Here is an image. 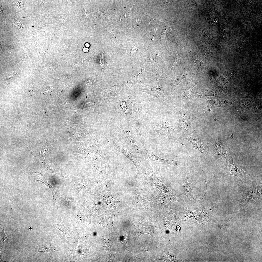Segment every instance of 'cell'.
I'll return each instance as SVG.
<instances>
[{
	"mask_svg": "<svg viewBox=\"0 0 262 262\" xmlns=\"http://www.w3.org/2000/svg\"><path fill=\"white\" fill-rule=\"evenodd\" d=\"M85 46H86V47H87V48H88V47H89L90 46V44L89 43H86L85 44Z\"/></svg>",
	"mask_w": 262,
	"mask_h": 262,
	"instance_id": "16",
	"label": "cell"
},
{
	"mask_svg": "<svg viewBox=\"0 0 262 262\" xmlns=\"http://www.w3.org/2000/svg\"><path fill=\"white\" fill-rule=\"evenodd\" d=\"M233 73L229 72H224L221 74V76L222 79L225 82L228 83L230 79L233 78L234 77L233 76V75H232V74Z\"/></svg>",
	"mask_w": 262,
	"mask_h": 262,
	"instance_id": "13",
	"label": "cell"
},
{
	"mask_svg": "<svg viewBox=\"0 0 262 262\" xmlns=\"http://www.w3.org/2000/svg\"><path fill=\"white\" fill-rule=\"evenodd\" d=\"M192 133V136L185 138L186 140L190 142L194 146V148L200 151L202 155L205 158L206 154L208 152L204 148L202 144L201 136L197 134L194 130Z\"/></svg>",
	"mask_w": 262,
	"mask_h": 262,
	"instance_id": "5",
	"label": "cell"
},
{
	"mask_svg": "<svg viewBox=\"0 0 262 262\" xmlns=\"http://www.w3.org/2000/svg\"><path fill=\"white\" fill-rule=\"evenodd\" d=\"M206 105L208 110L211 109L216 108L220 106H226L231 104L230 99H223L220 98L217 99H206Z\"/></svg>",
	"mask_w": 262,
	"mask_h": 262,
	"instance_id": "6",
	"label": "cell"
},
{
	"mask_svg": "<svg viewBox=\"0 0 262 262\" xmlns=\"http://www.w3.org/2000/svg\"><path fill=\"white\" fill-rule=\"evenodd\" d=\"M241 181L242 196L240 205L244 206L262 202V182L246 179Z\"/></svg>",
	"mask_w": 262,
	"mask_h": 262,
	"instance_id": "1",
	"label": "cell"
},
{
	"mask_svg": "<svg viewBox=\"0 0 262 262\" xmlns=\"http://www.w3.org/2000/svg\"><path fill=\"white\" fill-rule=\"evenodd\" d=\"M33 247L34 254L39 252H49L53 251L52 247L51 246H45L42 245L38 246H33Z\"/></svg>",
	"mask_w": 262,
	"mask_h": 262,
	"instance_id": "12",
	"label": "cell"
},
{
	"mask_svg": "<svg viewBox=\"0 0 262 262\" xmlns=\"http://www.w3.org/2000/svg\"><path fill=\"white\" fill-rule=\"evenodd\" d=\"M155 200L157 203L160 205L166 206L167 205L171 204L174 202L177 201L176 197L171 196L168 195L163 193L157 194L156 195Z\"/></svg>",
	"mask_w": 262,
	"mask_h": 262,
	"instance_id": "7",
	"label": "cell"
},
{
	"mask_svg": "<svg viewBox=\"0 0 262 262\" xmlns=\"http://www.w3.org/2000/svg\"><path fill=\"white\" fill-rule=\"evenodd\" d=\"M155 183V187L157 188L162 192L165 193L173 197H176L175 195L169 188L166 186L162 182L157 175L156 178Z\"/></svg>",
	"mask_w": 262,
	"mask_h": 262,
	"instance_id": "9",
	"label": "cell"
},
{
	"mask_svg": "<svg viewBox=\"0 0 262 262\" xmlns=\"http://www.w3.org/2000/svg\"><path fill=\"white\" fill-rule=\"evenodd\" d=\"M145 196H141L138 195L134 192L132 197L134 203L136 205H144L148 203V199Z\"/></svg>",
	"mask_w": 262,
	"mask_h": 262,
	"instance_id": "11",
	"label": "cell"
},
{
	"mask_svg": "<svg viewBox=\"0 0 262 262\" xmlns=\"http://www.w3.org/2000/svg\"><path fill=\"white\" fill-rule=\"evenodd\" d=\"M182 188L183 194L187 198L194 201L197 200L191 193V191L194 189L193 185L188 182L187 179L184 181Z\"/></svg>",
	"mask_w": 262,
	"mask_h": 262,
	"instance_id": "8",
	"label": "cell"
},
{
	"mask_svg": "<svg viewBox=\"0 0 262 262\" xmlns=\"http://www.w3.org/2000/svg\"><path fill=\"white\" fill-rule=\"evenodd\" d=\"M141 143L143 147V152L144 156L146 159L151 161L159 163H164L175 166L177 165L178 163L177 160H170L162 159L159 157L156 153L147 150L145 147L144 142L142 140H141Z\"/></svg>",
	"mask_w": 262,
	"mask_h": 262,
	"instance_id": "4",
	"label": "cell"
},
{
	"mask_svg": "<svg viewBox=\"0 0 262 262\" xmlns=\"http://www.w3.org/2000/svg\"><path fill=\"white\" fill-rule=\"evenodd\" d=\"M89 49L87 48H84L83 49V52H88Z\"/></svg>",
	"mask_w": 262,
	"mask_h": 262,
	"instance_id": "15",
	"label": "cell"
},
{
	"mask_svg": "<svg viewBox=\"0 0 262 262\" xmlns=\"http://www.w3.org/2000/svg\"><path fill=\"white\" fill-rule=\"evenodd\" d=\"M231 175L236 177L241 181L246 180L247 177L246 172L242 169H239L234 165L232 158L229 161L228 165L225 168L223 176L225 177Z\"/></svg>",
	"mask_w": 262,
	"mask_h": 262,
	"instance_id": "3",
	"label": "cell"
},
{
	"mask_svg": "<svg viewBox=\"0 0 262 262\" xmlns=\"http://www.w3.org/2000/svg\"><path fill=\"white\" fill-rule=\"evenodd\" d=\"M212 210L211 208L201 204H194L189 209L190 222L196 223L214 221L216 219L211 214Z\"/></svg>",
	"mask_w": 262,
	"mask_h": 262,
	"instance_id": "2",
	"label": "cell"
},
{
	"mask_svg": "<svg viewBox=\"0 0 262 262\" xmlns=\"http://www.w3.org/2000/svg\"><path fill=\"white\" fill-rule=\"evenodd\" d=\"M141 91L147 93L159 99H162L163 98L162 88L160 86L155 88L142 90Z\"/></svg>",
	"mask_w": 262,
	"mask_h": 262,
	"instance_id": "10",
	"label": "cell"
},
{
	"mask_svg": "<svg viewBox=\"0 0 262 262\" xmlns=\"http://www.w3.org/2000/svg\"><path fill=\"white\" fill-rule=\"evenodd\" d=\"M0 229V240L1 241L4 243L5 244H7L9 242L7 237L5 234L4 229H2L1 228Z\"/></svg>",
	"mask_w": 262,
	"mask_h": 262,
	"instance_id": "14",
	"label": "cell"
}]
</instances>
